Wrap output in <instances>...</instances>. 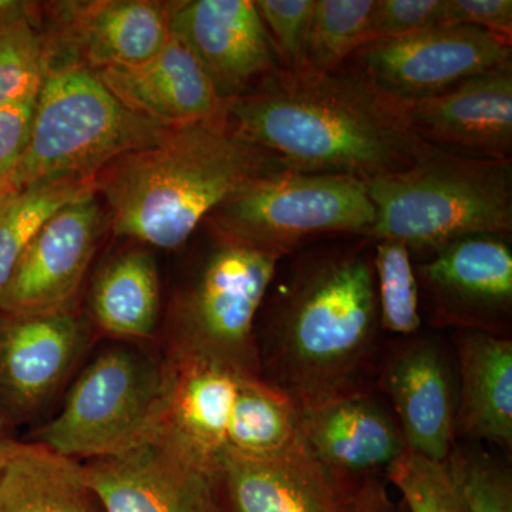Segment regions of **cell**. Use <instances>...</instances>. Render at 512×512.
<instances>
[{"instance_id": "1", "label": "cell", "mask_w": 512, "mask_h": 512, "mask_svg": "<svg viewBox=\"0 0 512 512\" xmlns=\"http://www.w3.org/2000/svg\"><path fill=\"white\" fill-rule=\"evenodd\" d=\"M227 120L242 140L302 173L366 180L406 170L433 148L414 133L397 101L342 67L276 70L228 101Z\"/></svg>"}, {"instance_id": "2", "label": "cell", "mask_w": 512, "mask_h": 512, "mask_svg": "<svg viewBox=\"0 0 512 512\" xmlns=\"http://www.w3.org/2000/svg\"><path fill=\"white\" fill-rule=\"evenodd\" d=\"M372 256L342 249L308 259L276 306L261 377L298 410L372 390L382 330Z\"/></svg>"}, {"instance_id": "3", "label": "cell", "mask_w": 512, "mask_h": 512, "mask_svg": "<svg viewBox=\"0 0 512 512\" xmlns=\"http://www.w3.org/2000/svg\"><path fill=\"white\" fill-rule=\"evenodd\" d=\"M271 151L242 140L228 120L173 127L151 146L114 160L96 177L117 237L181 247L222 202L286 170Z\"/></svg>"}, {"instance_id": "4", "label": "cell", "mask_w": 512, "mask_h": 512, "mask_svg": "<svg viewBox=\"0 0 512 512\" xmlns=\"http://www.w3.org/2000/svg\"><path fill=\"white\" fill-rule=\"evenodd\" d=\"M375 224L369 237L412 251H439L471 235L512 231V161L483 160L433 147L396 173L366 178Z\"/></svg>"}, {"instance_id": "5", "label": "cell", "mask_w": 512, "mask_h": 512, "mask_svg": "<svg viewBox=\"0 0 512 512\" xmlns=\"http://www.w3.org/2000/svg\"><path fill=\"white\" fill-rule=\"evenodd\" d=\"M170 128L128 110L79 60L49 64L28 148L2 201L43 181L97 177L124 154L157 143Z\"/></svg>"}, {"instance_id": "6", "label": "cell", "mask_w": 512, "mask_h": 512, "mask_svg": "<svg viewBox=\"0 0 512 512\" xmlns=\"http://www.w3.org/2000/svg\"><path fill=\"white\" fill-rule=\"evenodd\" d=\"M282 256L217 234V242L178 296L170 357L261 377L255 320Z\"/></svg>"}, {"instance_id": "7", "label": "cell", "mask_w": 512, "mask_h": 512, "mask_svg": "<svg viewBox=\"0 0 512 512\" xmlns=\"http://www.w3.org/2000/svg\"><path fill=\"white\" fill-rule=\"evenodd\" d=\"M375 218L365 178L286 168L252 181L205 221L215 234L285 256L318 235H367Z\"/></svg>"}, {"instance_id": "8", "label": "cell", "mask_w": 512, "mask_h": 512, "mask_svg": "<svg viewBox=\"0 0 512 512\" xmlns=\"http://www.w3.org/2000/svg\"><path fill=\"white\" fill-rule=\"evenodd\" d=\"M164 380L165 363L140 350H106L77 377L37 443L80 463L123 453L156 429Z\"/></svg>"}, {"instance_id": "9", "label": "cell", "mask_w": 512, "mask_h": 512, "mask_svg": "<svg viewBox=\"0 0 512 512\" xmlns=\"http://www.w3.org/2000/svg\"><path fill=\"white\" fill-rule=\"evenodd\" d=\"M353 72L397 103L429 99L511 63V40L467 25H439L376 40L352 56Z\"/></svg>"}, {"instance_id": "10", "label": "cell", "mask_w": 512, "mask_h": 512, "mask_svg": "<svg viewBox=\"0 0 512 512\" xmlns=\"http://www.w3.org/2000/svg\"><path fill=\"white\" fill-rule=\"evenodd\" d=\"M83 468L104 512H222L214 464L156 433Z\"/></svg>"}, {"instance_id": "11", "label": "cell", "mask_w": 512, "mask_h": 512, "mask_svg": "<svg viewBox=\"0 0 512 512\" xmlns=\"http://www.w3.org/2000/svg\"><path fill=\"white\" fill-rule=\"evenodd\" d=\"M103 231L97 192L63 205L43 222L0 291L5 315H46L72 309Z\"/></svg>"}, {"instance_id": "12", "label": "cell", "mask_w": 512, "mask_h": 512, "mask_svg": "<svg viewBox=\"0 0 512 512\" xmlns=\"http://www.w3.org/2000/svg\"><path fill=\"white\" fill-rule=\"evenodd\" d=\"M379 386L389 397L407 451L446 463L457 443V369L439 338H400L379 360Z\"/></svg>"}, {"instance_id": "13", "label": "cell", "mask_w": 512, "mask_h": 512, "mask_svg": "<svg viewBox=\"0 0 512 512\" xmlns=\"http://www.w3.org/2000/svg\"><path fill=\"white\" fill-rule=\"evenodd\" d=\"M439 326L507 336L512 313V251L507 237L471 235L419 266Z\"/></svg>"}, {"instance_id": "14", "label": "cell", "mask_w": 512, "mask_h": 512, "mask_svg": "<svg viewBox=\"0 0 512 512\" xmlns=\"http://www.w3.org/2000/svg\"><path fill=\"white\" fill-rule=\"evenodd\" d=\"M167 10L171 35L190 50L225 103L282 69L252 0H185L167 3Z\"/></svg>"}, {"instance_id": "15", "label": "cell", "mask_w": 512, "mask_h": 512, "mask_svg": "<svg viewBox=\"0 0 512 512\" xmlns=\"http://www.w3.org/2000/svg\"><path fill=\"white\" fill-rule=\"evenodd\" d=\"M222 512H355L357 480L340 477L302 444L274 457H248L231 448L215 458Z\"/></svg>"}, {"instance_id": "16", "label": "cell", "mask_w": 512, "mask_h": 512, "mask_svg": "<svg viewBox=\"0 0 512 512\" xmlns=\"http://www.w3.org/2000/svg\"><path fill=\"white\" fill-rule=\"evenodd\" d=\"M399 104L429 146L461 157L511 160L512 63L429 99Z\"/></svg>"}, {"instance_id": "17", "label": "cell", "mask_w": 512, "mask_h": 512, "mask_svg": "<svg viewBox=\"0 0 512 512\" xmlns=\"http://www.w3.org/2000/svg\"><path fill=\"white\" fill-rule=\"evenodd\" d=\"M0 318V409L20 419L55 396L86 345V330L72 309Z\"/></svg>"}, {"instance_id": "18", "label": "cell", "mask_w": 512, "mask_h": 512, "mask_svg": "<svg viewBox=\"0 0 512 512\" xmlns=\"http://www.w3.org/2000/svg\"><path fill=\"white\" fill-rule=\"evenodd\" d=\"M96 73L124 107L165 127L227 120V103L190 50L174 36L146 62Z\"/></svg>"}, {"instance_id": "19", "label": "cell", "mask_w": 512, "mask_h": 512, "mask_svg": "<svg viewBox=\"0 0 512 512\" xmlns=\"http://www.w3.org/2000/svg\"><path fill=\"white\" fill-rule=\"evenodd\" d=\"M298 412L306 446L340 477L359 480L387 471L407 451L393 413L373 390Z\"/></svg>"}, {"instance_id": "20", "label": "cell", "mask_w": 512, "mask_h": 512, "mask_svg": "<svg viewBox=\"0 0 512 512\" xmlns=\"http://www.w3.org/2000/svg\"><path fill=\"white\" fill-rule=\"evenodd\" d=\"M63 42L96 72L134 66L170 42L167 3L151 0H96L57 3Z\"/></svg>"}, {"instance_id": "21", "label": "cell", "mask_w": 512, "mask_h": 512, "mask_svg": "<svg viewBox=\"0 0 512 512\" xmlns=\"http://www.w3.org/2000/svg\"><path fill=\"white\" fill-rule=\"evenodd\" d=\"M164 363L163 406L153 433L215 464V458L227 447L241 376L170 356Z\"/></svg>"}, {"instance_id": "22", "label": "cell", "mask_w": 512, "mask_h": 512, "mask_svg": "<svg viewBox=\"0 0 512 512\" xmlns=\"http://www.w3.org/2000/svg\"><path fill=\"white\" fill-rule=\"evenodd\" d=\"M458 403L457 439L512 446V340L478 330L453 339Z\"/></svg>"}, {"instance_id": "23", "label": "cell", "mask_w": 512, "mask_h": 512, "mask_svg": "<svg viewBox=\"0 0 512 512\" xmlns=\"http://www.w3.org/2000/svg\"><path fill=\"white\" fill-rule=\"evenodd\" d=\"M0 512L104 511L83 463L39 443H18L0 464Z\"/></svg>"}, {"instance_id": "24", "label": "cell", "mask_w": 512, "mask_h": 512, "mask_svg": "<svg viewBox=\"0 0 512 512\" xmlns=\"http://www.w3.org/2000/svg\"><path fill=\"white\" fill-rule=\"evenodd\" d=\"M160 279L153 255L141 249L111 259L92 292L93 318L116 338L150 339L160 319Z\"/></svg>"}, {"instance_id": "25", "label": "cell", "mask_w": 512, "mask_h": 512, "mask_svg": "<svg viewBox=\"0 0 512 512\" xmlns=\"http://www.w3.org/2000/svg\"><path fill=\"white\" fill-rule=\"evenodd\" d=\"M303 443L298 407L262 377H241L227 447L248 457H274Z\"/></svg>"}, {"instance_id": "26", "label": "cell", "mask_w": 512, "mask_h": 512, "mask_svg": "<svg viewBox=\"0 0 512 512\" xmlns=\"http://www.w3.org/2000/svg\"><path fill=\"white\" fill-rule=\"evenodd\" d=\"M96 191V177L43 181L0 202V291L8 284L26 245L63 205Z\"/></svg>"}, {"instance_id": "27", "label": "cell", "mask_w": 512, "mask_h": 512, "mask_svg": "<svg viewBox=\"0 0 512 512\" xmlns=\"http://www.w3.org/2000/svg\"><path fill=\"white\" fill-rule=\"evenodd\" d=\"M410 252L402 242L380 239L372 256L380 326L399 338L419 335L421 329L419 281Z\"/></svg>"}, {"instance_id": "28", "label": "cell", "mask_w": 512, "mask_h": 512, "mask_svg": "<svg viewBox=\"0 0 512 512\" xmlns=\"http://www.w3.org/2000/svg\"><path fill=\"white\" fill-rule=\"evenodd\" d=\"M373 5L375 0H315L305 70L333 72L366 46Z\"/></svg>"}, {"instance_id": "29", "label": "cell", "mask_w": 512, "mask_h": 512, "mask_svg": "<svg viewBox=\"0 0 512 512\" xmlns=\"http://www.w3.org/2000/svg\"><path fill=\"white\" fill-rule=\"evenodd\" d=\"M49 49L35 20H18L0 26V106L39 96Z\"/></svg>"}, {"instance_id": "30", "label": "cell", "mask_w": 512, "mask_h": 512, "mask_svg": "<svg viewBox=\"0 0 512 512\" xmlns=\"http://www.w3.org/2000/svg\"><path fill=\"white\" fill-rule=\"evenodd\" d=\"M470 512H512L511 468L480 444H454L446 461Z\"/></svg>"}, {"instance_id": "31", "label": "cell", "mask_w": 512, "mask_h": 512, "mask_svg": "<svg viewBox=\"0 0 512 512\" xmlns=\"http://www.w3.org/2000/svg\"><path fill=\"white\" fill-rule=\"evenodd\" d=\"M386 476L407 512H470L446 463L406 451Z\"/></svg>"}, {"instance_id": "32", "label": "cell", "mask_w": 512, "mask_h": 512, "mask_svg": "<svg viewBox=\"0 0 512 512\" xmlns=\"http://www.w3.org/2000/svg\"><path fill=\"white\" fill-rule=\"evenodd\" d=\"M255 6L274 43L282 69L305 70L315 0H256Z\"/></svg>"}, {"instance_id": "33", "label": "cell", "mask_w": 512, "mask_h": 512, "mask_svg": "<svg viewBox=\"0 0 512 512\" xmlns=\"http://www.w3.org/2000/svg\"><path fill=\"white\" fill-rule=\"evenodd\" d=\"M444 0H375L367 43L443 25Z\"/></svg>"}, {"instance_id": "34", "label": "cell", "mask_w": 512, "mask_h": 512, "mask_svg": "<svg viewBox=\"0 0 512 512\" xmlns=\"http://www.w3.org/2000/svg\"><path fill=\"white\" fill-rule=\"evenodd\" d=\"M36 100L12 101L0 106V202L28 148Z\"/></svg>"}, {"instance_id": "35", "label": "cell", "mask_w": 512, "mask_h": 512, "mask_svg": "<svg viewBox=\"0 0 512 512\" xmlns=\"http://www.w3.org/2000/svg\"><path fill=\"white\" fill-rule=\"evenodd\" d=\"M443 25H467L511 40V0H444Z\"/></svg>"}, {"instance_id": "36", "label": "cell", "mask_w": 512, "mask_h": 512, "mask_svg": "<svg viewBox=\"0 0 512 512\" xmlns=\"http://www.w3.org/2000/svg\"><path fill=\"white\" fill-rule=\"evenodd\" d=\"M355 512H407V510L402 501L394 500L379 474H369L357 480Z\"/></svg>"}, {"instance_id": "37", "label": "cell", "mask_w": 512, "mask_h": 512, "mask_svg": "<svg viewBox=\"0 0 512 512\" xmlns=\"http://www.w3.org/2000/svg\"><path fill=\"white\" fill-rule=\"evenodd\" d=\"M36 3L19 2V0H0V26L18 22V20H35Z\"/></svg>"}, {"instance_id": "38", "label": "cell", "mask_w": 512, "mask_h": 512, "mask_svg": "<svg viewBox=\"0 0 512 512\" xmlns=\"http://www.w3.org/2000/svg\"><path fill=\"white\" fill-rule=\"evenodd\" d=\"M16 444H18V441L13 440L12 436H10L5 414H3L2 409H0V464L9 456L10 451L15 448Z\"/></svg>"}]
</instances>
